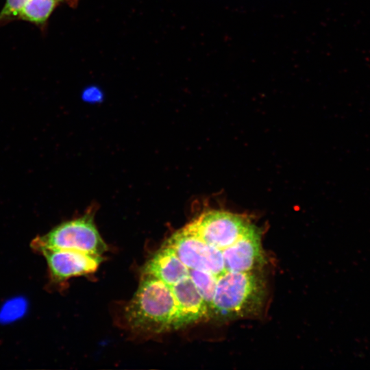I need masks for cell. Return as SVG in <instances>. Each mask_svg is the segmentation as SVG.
<instances>
[{
    "mask_svg": "<svg viewBox=\"0 0 370 370\" xmlns=\"http://www.w3.org/2000/svg\"><path fill=\"white\" fill-rule=\"evenodd\" d=\"M177 303L171 288L159 279L143 274L138 288L125 308L129 325L145 333L173 330Z\"/></svg>",
    "mask_w": 370,
    "mask_h": 370,
    "instance_id": "6da1fadb",
    "label": "cell"
},
{
    "mask_svg": "<svg viewBox=\"0 0 370 370\" xmlns=\"http://www.w3.org/2000/svg\"><path fill=\"white\" fill-rule=\"evenodd\" d=\"M264 295V282L257 271L227 272L217 280L209 317L231 319L256 314Z\"/></svg>",
    "mask_w": 370,
    "mask_h": 370,
    "instance_id": "7a4b0ae2",
    "label": "cell"
},
{
    "mask_svg": "<svg viewBox=\"0 0 370 370\" xmlns=\"http://www.w3.org/2000/svg\"><path fill=\"white\" fill-rule=\"evenodd\" d=\"M32 247L36 251L40 248L69 249L96 256H101L107 249L95 225L93 216L88 212L38 236L33 240Z\"/></svg>",
    "mask_w": 370,
    "mask_h": 370,
    "instance_id": "3957f363",
    "label": "cell"
},
{
    "mask_svg": "<svg viewBox=\"0 0 370 370\" xmlns=\"http://www.w3.org/2000/svg\"><path fill=\"white\" fill-rule=\"evenodd\" d=\"M252 226L241 215L210 210L202 213L184 227L206 243L223 249L234 244Z\"/></svg>",
    "mask_w": 370,
    "mask_h": 370,
    "instance_id": "277c9868",
    "label": "cell"
},
{
    "mask_svg": "<svg viewBox=\"0 0 370 370\" xmlns=\"http://www.w3.org/2000/svg\"><path fill=\"white\" fill-rule=\"evenodd\" d=\"M188 268L214 275L217 279L225 273L223 249L210 245L184 227L172 234L164 243Z\"/></svg>",
    "mask_w": 370,
    "mask_h": 370,
    "instance_id": "5b68a950",
    "label": "cell"
},
{
    "mask_svg": "<svg viewBox=\"0 0 370 370\" xmlns=\"http://www.w3.org/2000/svg\"><path fill=\"white\" fill-rule=\"evenodd\" d=\"M36 251L45 258L50 276L58 282L92 273L103 260L101 256L75 250L40 248Z\"/></svg>",
    "mask_w": 370,
    "mask_h": 370,
    "instance_id": "8992f818",
    "label": "cell"
},
{
    "mask_svg": "<svg viewBox=\"0 0 370 370\" xmlns=\"http://www.w3.org/2000/svg\"><path fill=\"white\" fill-rule=\"evenodd\" d=\"M228 272L257 271L262 266L264 256L260 236L254 225L232 245L223 249Z\"/></svg>",
    "mask_w": 370,
    "mask_h": 370,
    "instance_id": "52a82bcc",
    "label": "cell"
},
{
    "mask_svg": "<svg viewBox=\"0 0 370 370\" xmlns=\"http://www.w3.org/2000/svg\"><path fill=\"white\" fill-rule=\"evenodd\" d=\"M177 303L173 330L209 317L208 306L189 276L171 286Z\"/></svg>",
    "mask_w": 370,
    "mask_h": 370,
    "instance_id": "ba28073f",
    "label": "cell"
},
{
    "mask_svg": "<svg viewBox=\"0 0 370 370\" xmlns=\"http://www.w3.org/2000/svg\"><path fill=\"white\" fill-rule=\"evenodd\" d=\"M143 274L153 276L169 286L188 276V268L169 247L162 245L146 262Z\"/></svg>",
    "mask_w": 370,
    "mask_h": 370,
    "instance_id": "9c48e42d",
    "label": "cell"
},
{
    "mask_svg": "<svg viewBox=\"0 0 370 370\" xmlns=\"http://www.w3.org/2000/svg\"><path fill=\"white\" fill-rule=\"evenodd\" d=\"M65 1L67 0H27L20 12L18 19L43 28L53 10Z\"/></svg>",
    "mask_w": 370,
    "mask_h": 370,
    "instance_id": "30bf717a",
    "label": "cell"
},
{
    "mask_svg": "<svg viewBox=\"0 0 370 370\" xmlns=\"http://www.w3.org/2000/svg\"><path fill=\"white\" fill-rule=\"evenodd\" d=\"M188 273L189 278L204 299L210 313L218 279L210 273L197 269H188Z\"/></svg>",
    "mask_w": 370,
    "mask_h": 370,
    "instance_id": "8fae6325",
    "label": "cell"
},
{
    "mask_svg": "<svg viewBox=\"0 0 370 370\" xmlns=\"http://www.w3.org/2000/svg\"><path fill=\"white\" fill-rule=\"evenodd\" d=\"M27 0H6L0 11V25L18 19L20 12Z\"/></svg>",
    "mask_w": 370,
    "mask_h": 370,
    "instance_id": "7c38bea8",
    "label": "cell"
}]
</instances>
